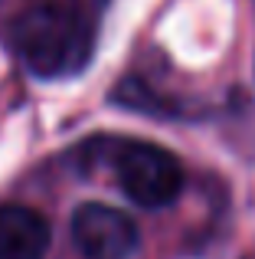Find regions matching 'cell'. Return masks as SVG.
I'll list each match as a JSON object with an SVG mask.
<instances>
[{
  "mask_svg": "<svg viewBox=\"0 0 255 259\" xmlns=\"http://www.w3.org/2000/svg\"><path fill=\"white\" fill-rule=\"evenodd\" d=\"M23 66L39 79H66L89 66L95 50V23L72 0H39L20 10L10 26Z\"/></svg>",
  "mask_w": 255,
  "mask_h": 259,
  "instance_id": "obj_1",
  "label": "cell"
},
{
  "mask_svg": "<svg viewBox=\"0 0 255 259\" xmlns=\"http://www.w3.org/2000/svg\"><path fill=\"white\" fill-rule=\"evenodd\" d=\"M118 187L138 207H167L183 190V167L167 148L151 141H131L115 154Z\"/></svg>",
  "mask_w": 255,
  "mask_h": 259,
  "instance_id": "obj_2",
  "label": "cell"
},
{
  "mask_svg": "<svg viewBox=\"0 0 255 259\" xmlns=\"http://www.w3.org/2000/svg\"><path fill=\"white\" fill-rule=\"evenodd\" d=\"M72 243L85 259H131L141 233L124 210L111 203H82L72 217Z\"/></svg>",
  "mask_w": 255,
  "mask_h": 259,
  "instance_id": "obj_3",
  "label": "cell"
},
{
  "mask_svg": "<svg viewBox=\"0 0 255 259\" xmlns=\"http://www.w3.org/2000/svg\"><path fill=\"white\" fill-rule=\"evenodd\" d=\"M49 223L20 203L0 207V259H43L49 249Z\"/></svg>",
  "mask_w": 255,
  "mask_h": 259,
  "instance_id": "obj_4",
  "label": "cell"
}]
</instances>
